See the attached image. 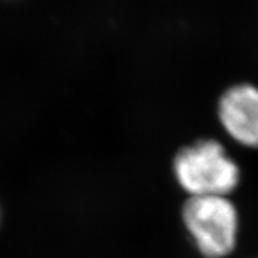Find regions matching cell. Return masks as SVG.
<instances>
[{"mask_svg":"<svg viewBox=\"0 0 258 258\" xmlns=\"http://www.w3.org/2000/svg\"><path fill=\"white\" fill-rule=\"evenodd\" d=\"M174 177L190 197H229L241 182V170L218 140L184 146L173 162Z\"/></svg>","mask_w":258,"mask_h":258,"instance_id":"1","label":"cell"},{"mask_svg":"<svg viewBox=\"0 0 258 258\" xmlns=\"http://www.w3.org/2000/svg\"><path fill=\"white\" fill-rule=\"evenodd\" d=\"M182 219L206 258H225L236 249L240 216L229 197H190L182 208Z\"/></svg>","mask_w":258,"mask_h":258,"instance_id":"2","label":"cell"},{"mask_svg":"<svg viewBox=\"0 0 258 258\" xmlns=\"http://www.w3.org/2000/svg\"><path fill=\"white\" fill-rule=\"evenodd\" d=\"M224 132L246 149H258V86L241 82L228 87L218 102Z\"/></svg>","mask_w":258,"mask_h":258,"instance_id":"3","label":"cell"},{"mask_svg":"<svg viewBox=\"0 0 258 258\" xmlns=\"http://www.w3.org/2000/svg\"><path fill=\"white\" fill-rule=\"evenodd\" d=\"M0 220H2V211H0Z\"/></svg>","mask_w":258,"mask_h":258,"instance_id":"4","label":"cell"}]
</instances>
